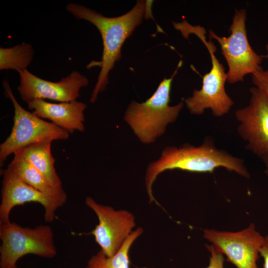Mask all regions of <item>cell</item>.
Returning <instances> with one entry per match:
<instances>
[{
	"label": "cell",
	"mask_w": 268,
	"mask_h": 268,
	"mask_svg": "<svg viewBox=\"0 0 268 268\" xmlns=\"http://www.w3.org/2000/svg\"><path fill=\"white\" fill-rule=\"evenodd\" d=\"M219 167L245 178L250 177L244 160L225 150L218 149L212 137H206L203 143L197 147L188 143L179 147L168 146L163 151L160 158L151 163L147 169L145 186L150 202L156 201L152 186L162 172L179 169L195 173H213Z\"/></svg>",
	"instance_id": "6da1fadb"
},
{
	"label": "cell",
	"mask_w": 268,
	"mask_h": 268,
	"mask_svg": "<svg viewBox=\"0 0 268 268\" xmlns=\"http://www.w3.org/2000/svg\"><path fill=\"white\" fill-rule=\"evenodd\" d=\"M146 2L138 0L128 12L120 16L109 17L82 5L70 2L66 9L76 18L86 20L94 25L102 37L103 52L101 61L98 62L101 70L90 99L96 100L99 93L108 84V75L115 63L121 58V49L126 40L142 22Z\"/></svg>",
	"instance_id": "7a4b0ae2"
},
{
	"label": "cell",
	"mask_w": 268,
	"mask_h": 268,
	"mask_svg": "<svg viewBox=\"0 0 268 268\" xmlns=\"http://www.w3.org/2000/svg\"><path fill=\"white\" fill-rule=\"evenodd\" d=\"M174 27L187 38L194 34L202 41L210 56L211 68L202 77L201 88L195 89L192 96L185 99L187 108L192 114H202L207 109L211 110L213 116L220 117L227 114L234 103L227 94L225 84L227 74L223 65L216 58V48L211 40L207 41L206 31L201 26H193L186 20L174 22Z\"/></svg>",
	"instance_id": "3957f363"
},
{
	"label": "cell",
	"mask_w": 268,
	"mask_h": 268,
	"mask_svg": "<svg viewBox=\"0 0 268 268\" xmlns=\"http://www.w3.org/2000/svg\"><path fill=\"white\" fill-rule=\"evenodd\" d=\"M182 64L180 61L171 77L164 78L151 97L142 103L132 101L125 112L124 120L144 143L153 142L161 135L183 107V99L175 106L169 105L172 80Z\"/></svg>",
	"instance_id": "277c9868"
},
{
	"label": "cell",
	"mask_w": 268,
	"mask_h": 268,
	"mask_svg": "<svg viewBox=\"0 0 268 268\" xmlns=\"http://www.w3.org/2000/svg\"><path fill=\"white\" fill-rule=\"evenodd\" d=\"M0 268H17L18 261L27 255L51 259L57 254L48 225L30 228L11 221L0 224Z\"/></svg>",
	"instance_id": "5b68a950"
},
{
	"label": "cell",
	"mask_w": 268,
	"mask_h": 268,
	"mask_svg": "<svg viewBox=\"0 0 268 268\" xmlns=\"http://www.w3.org/2000/svg\"><path fill=\"white\" fill-rule=\"evenodd\" d=\"M2 84L4 94L14 107L13 125L9 135L0 145V166L11 154L37 143L68 138L69 133L26 110L17 101L6 79Z\"/></svg>",
	"instance_id": "8992f818"
},
{
	"label": "cell",
	"mask_w": 268,
	"mask_h": 268,
	"mask_svg": "<svg viewBox=\"0 0 268 268\" xmlns=\"http://www.w3.org/2000/svg\"><path fill=\"white\" fill-rule=\"evenodd\" d=\"M246 20V10H236L229 36L220 37L209 30V38L215 39L220 45L228 67L227 81L231 84L243 81L245 75L253 74L263 68L261 64L264 57L258 54L251 46Z\"/></svg>",
	"instance_id": "52a82bcc"
},
{
	"label": "cell",
	"mask_w": 268,
	"mask_h": 268,
	"mask_svg": "<svg viewBox=\"0 0 268 268\" xmlns=\"http://www.w3.org/2000/svg\"><path fill=\"white\" fill-rule=\"evenodd\" d=\"M203 236L236 268H259L257 262L264 236L254 223L235 232L206 229Z\"/></svg>",
	"instance_id": "ba28073f"
},
{
	"label": "cell",
	"mask_w": 268,
	"mask_h": 268,
	"mask_svg": "<svg viewBox=\"0 0 268 268\" xmlns=\"http://www.w3.org/2000/svg\"><path fill=\"white\" fill-rule=\"evenodd\" d=\"M85 204L95 212L99 221L90 234L100 250L107 256L112 257L132 233L135 225L134 216L127 210H116L99 204L90 197L86 198Z\"/></svg>",
	"instance_id": "9c48e42d"
},
{
	"label": "cell",
	"mask_w": 268,
	"mask_h": 268,
	"mask_svg": "<svg viewBox=\"0 0 268 268\" xmlns=\"http://www.w3.org/2000/svg\"><path fill=\"white\" fill-rule=\"evenodd\" d=\"M20 84L17 91L25 102L35 99H49L60 102L76 100L80 89L88 84L87 78L77 71L57 82L42 79L27 69L18 72Z\"/></svg>",
	"instance_id": "30bf717a"
},
{
	"label": "cell",
	"mask_w": 268,
	"mask_h": 268,
	"mask_svg": "<svg viewBox=\"0 0 268 268\" xmlns=\"http://www.w3.org/2000/svg\"><path fill=\"white\" fill-rule=\"evenodd\" d=\"M250 91L249 104L235 112L237 132L246 142V149L262 157L268 153V100L255 87Z\"/></svg>",
	"instance_id": "8fae6325"
},
{
	"label": "cell",
	"mask_w": 268,
	"mask_h": 268,
	"mask_svg": "<svg viewBox=\"0 0 268 268\" xmlns=\"http://www.w3.org/2000/svg\"><path fill=\"white\" fill-rule=\"evenodd\" d=\"M2 176L0 204V224L10 221L11 210L17 205L37 202L44 208L46 222H52L57 209L43 194L27 184L15 172L10 164L0 170Z\"/></svg>",
	"instance_id": "7c38bea8"
},
{
	"label": "cell",
	"mask_w": 268,
	"mask_h": 268,
	"mask_svg": "<svg viewBox=\"0 0 268 268\" xmlns=\"http://www.w3.org/2000/svg\"><path fill=\"white\" fill-rule=\"evenodd\" d=\"M28 108L41 119H48L69 134L84 131V111L86 105L77 100L53 103L43 99H35L28 103Z\"/></svg>",
	"instance_id": "4fadbf2b"
},
{
	"label": "cell",
	"mask_w": 268,
	"mask_h": 268,
	"mask_svg": "<svg viewBox=\"0 0 268 268\" xmlns=\"http://www.w3.org/2000/svg\"><path fill=\"white\" fill-rule=\"evenodd\" d=\"M10 164L27 184L46 196L57 210L66 202L67 196L64 189L53 187L45 177L23 157L14 154Z\"/></svg>",
	"instance_id": "5bb4252c"
},
{
	"label": "cell",
	"mask_w": 268,
	"mask_h": 268,
	"mask_svg": "<svg viewBox=\"0 0 268 268\" xmlns=\"http://www.w3.org/2000/svg\"><path fill=\"white\" fill-rule=\"evenodd\" d=\"M51 141H46L33 144L14 154L27 160L53 187L63 189L61 180L55 167V160L51 152Z\"/></svg>",
	"instance_id": "9a60e30c"
},
{
	"label": "cell",
	"mask_w": 268,
	"mask_h": 268,
	"mask_svg": "<svg viewBox=\"0 0 268 268\" xmlns=\"http://www.w3.org/2000/svg\"><path fill=\"white\" fill-rule=\"evenodd\" d=\"M143 229L139 227L132 232L112 257H108L101 250L88 261L86 268H130L129 251L134 241L142 234Z\"/></svg>",
	"instance_id": "2e32d148"
},
{
	"label": "cell",
	"mask_w": 268,
	"mask_h": 268,
	"mask_svg": "<svg viewBox=\"0 0 268 268\" xmlns=\"http://www.w3.org/2000/svg\"><path fill=\"white\" fill-rule=\"evenodd\" d=\"M34 56L29 43L23 42L10 48H0V69H13L18 72L27 69Z\"/></svg>",
	"instance_id": "e0dca14e"
},
{
	"label": "cell",
	"mask_w": 268,
	"mask_h": 268,
	"mask_svg": "<svg viewBox=\"0 0 268 268\" xmlns=\"http://www.w3.org/2000/svg\"><path fill=\"white\" fill-rule=\"evenodd\" d=\"M252 82L268 100V69L262 68L252 74Z\"/></svg>",
	"instance_id": "ac0fdd59"
},
{
	"label": "cell",
	"mask_w": 268,
	"mask_h": 268,
	"mask_svg": "<svg viewBox=\"0 0 268 268\" xmlns=\"http://www.w3.org/2000/svg\"><path fill=\"white\" fill-rule=\"evenodd\" d=\"M205 247L210 254L209 263L206 268H224V256L211 244H206Z\"/></svg>",
	"instance_id": "d6986e66"
},
{
	"label": "cell",
	"mask_w": 268,
	"mask_h": 268,
	"mask_svg": "<svg viewBox=\"0 0 268 268\" xmlns=\"http://www.w3.org/2000/svg\"><path fill=\"white\" fill-rule=\"evenodd\" d=\"M260 256L263 259V268H268V235L264 236L263 243L260 250Z\"/></svg>",
	"instance_id": "ffe728a7"
},
{
	"label": "cell",
	"mask_w": 268,
	"mask_h": 268,
	"mask_svg": "<svg viewBox=\"0 0 268 268\" xmlns=\"http://www.w3.org/2000/svg\"><path fill=\"white\" fill-rule=\"evenodd\" d=\"M262 158L265 166V173L268 176V153L263 156Z\"/></svg>",
	"instance_id": "44dd1931"
},
{
	"label": "cell",
	"mask_w": 268,
	"mask_h": 268,
	"mask_svg": "<svg viewBox=\"0 0 268 268\" xmlns=\"http://www.w3.org/2000/svg\"><path fill=\"white\" fill-rule=\"evenodd\" d=\"M266 48V50H267V55L266 56V57L268 60V44H267Z\"/></svg>",
	"instance_id": "7402d4cb"
}]
</instances>
